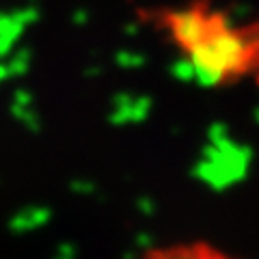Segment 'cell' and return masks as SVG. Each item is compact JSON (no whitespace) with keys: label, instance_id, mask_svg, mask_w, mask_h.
Wrapping results in <instances>:
<instances>
[{"label":"cell","instance_id":"1","mask_svg":"<svg viewBox=\"0 0 259 259\" xmlns=\"http://www.w3.org/2000/svg\"><path fill=\"white\" fill-rule=\"evenodd\" d=\"M158 28L203 82L216 87L248 78L244 26L209 0H194L158 13Z\"/></svg>","mask_w":259,"mask_h":259},{"label":"cell","instance_id":"2","mask_svg":"<svg viewBox=\"0 0 259 259\" xmlns=\"http://www.w3.org/2000/svg\"><path fill=\"white\" fill-rule=\"evenodd\" d=\"M139 259H240L209 242H175L147 250Z\"/></svg>","mask_w":259,"mask_h":259},{"label":"cell","instance_id":"3","mask_svg":"<svg viewBox=\"0 0 259 259\" xmlns=\"http://www.w3.org/2000/svg\"><path fill=\"white\" fill-rule=\"evenodd\" d=\"M244 28H246V41L250 54V78L259 80V20L244 24Z\"/></svg>","mask_w":259,"mask_h":259}]
</instances>
